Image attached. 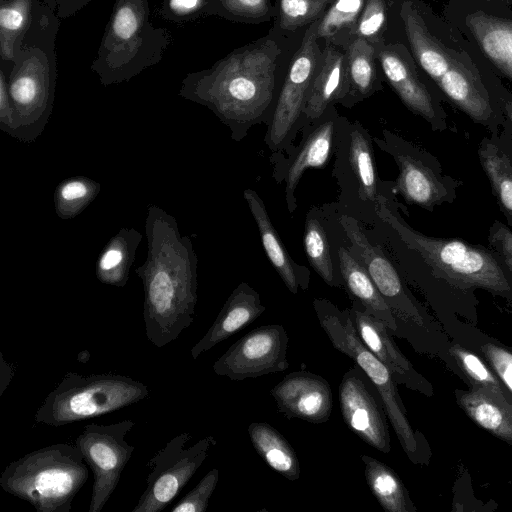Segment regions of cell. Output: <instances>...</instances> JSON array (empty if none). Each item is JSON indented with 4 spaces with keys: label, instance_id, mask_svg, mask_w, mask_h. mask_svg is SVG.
I'll use <instances>...</instances> for the list:
<instances>
[{
    "label": "cell",
    "instance_id": "obj_42",
    "mask_svg": "<svg viewBox=\"0 0 512 512\" xmlns=\"http://www.w3.org/2000/svg\"><path fill=\"white\" fill-rule=\"evenodd\" d=\"M91 1L92 0H44L60 19L74 16Z\"/></svg>",
    "mask_w": 512,
    "mask_h": 512
},
{
    "label": "cell",
    "instance_id": "obj_44",
    "mask_svg": "<svg viewBox=\"0 0 512 512\" xmlns=\"http://www.w3.org/2000/svg\"><path fill=\"white\" fill-rule=\"evenodd\" d=\"M88 186L80 180L65 183L59 192V196L66 202L81 200L88 195Z\"/></svg>",
    "mask_w": 512,
    "mask_h": 512
},
{
    "label": "cell",
    "instance_id": "obj_24",
    "mask_svg": "<svg viewBox=\"0 0 512 512\" xmlns=\"http://www.w3.org/2000/svg\"><path fill=\"white\" fill-rule=\"evenodd\" d=\"M348 92L344 56L336 49L327 47L308 92L303 110L304 126L320 118L333 103L344 104Z\"/></svg>",
    "mask_w": 512,
    "mask_h": 512
},
{
    "label": "cell",
    "instance_id": "obj_4",
    "mask_svg": "<svg viewBox=\"0 0 512 512\" xmlns=\"http://www.w3.org/2000/svg\"><path fill=\"white\" fill-rule=\"evenodd\" d=\"M88 476L78 446L57 443L10 462L0 475V486L29 502L37 512H70Z\"/></svg>",
    "mask_w": 512,
    "mask_h": 512
},
{
    "label": "cell",
    "instance_id": "obj_31",
    "mask_svg": "<svg viewBox=\"0 0 512 512\" xmlns=\"http://www.w3.org/2000/svg\"><path fill=\"white\" fill-rule=\"evenodd\" d=\"M42 0H0V60L12 62Z\"/></svg>",
    "mask_w": 512,
    "mask_h": 512
},
{
    "label": "cell",
    "instance_id": "obj_18",
    "mask_svg": "<svg viewBox=\"0 0 512 512\" xmlns=\"http://www.w3.org/2000/svg\"><path fill=\"white\" fill-rule=\"evenodd\" d=\"M277 410L287 419L323 424L331 416L333 396L328 381L309 371L287 374L271 390Z\"/></svg>",
    "mask_w": 512,
    "mask_h": 512
},
{
    "label": "cell",
    "instance_id": "obj_37",
    "mask_svg": "<svg viewBox=\"0 0 512 512\" xmlns=\"http://www.w3.org/2000/svg\"><path fill=\"white\" fill-rule=\"evenodd\" d=\"M328 0H281L280 14L282 25L295 28L313 19Z\"/></svg>",
    "mask_w": 512,
    "mask_h": 512
},
{
    "label": "cell",
    "instance_id": "obj_8",
    "mask_svg": "<svg viewBox=\"0 0 512 512\" xmlns=\"http://www.w3.org/2000/svg\"><path fill=\"white\" fill-rule=\"evenodd\" d=\"M140 276L144 284L145 334L153 345L161 348L176 340L194 320L195 267L150 264Z\"/></svg>",
    "mask_w": 512,
    "mask_h": 512
},
{
    "label": "cell",
    "instance_id": "obj_6",
    "mask_svg": "<svg viewBox=\"0 0 512 512\" xmlns=\"http://www.w3.org/2000/svg\"><path fill=\"white\" fill-rule=\"evenodd\" d=\"M149 393L144 383L129 376L67 372L38 407L34 422L53 427L74 424L128 407Z\"/></svg>",
    "mask_w": 512,
    "mask_h": 512
},
{
    "label": "cell",
    "instance_id": "obj_5",
    "mask_svg": "<svg viewBox=\"0 0 512 512\" xmlns=\"http://www.w3.org/2000/svg\"><path fill=\"white\" fill-rule=\"evenodd\" d=\"M60 18L44 1L15 55L8 74L13 120L46 118L57 80L56 38Z\"/></svg>",
    "mask_w": 512,
    "mask_h": 512
},
{
    "label": "cell",
    "instance_id": "obj_35",
    "mask_svg": "<svg viewBox=\"0 0 512 512\" xmlns=\"http://www.w3.org/2000/svg\"><path fill=\"white\" fill-rule=\"evenodd\" d=\"M219 480V470L213 468L182 497L172 508V512H205L208 508L209 500L217 486Z\"/></svg>",
    "mask_w": 512,
    "mask_h": 512
},
{
    "label": "cell",
    "instance_id": "obj_16",
    "mask_svg": "<svg viewBox=\"0 0 512 512\" xmlns=\"http://www.w3.org/2000/svg\"><path fill=\"white\" fill-rule=\"evenodd\" d=\"M338 222L350 243L348 249L366 268L393 313L423 326L424 317L417 301L382 248L369 241L356 218L341 214Z\"/></svg>",
    "mask_w": 512,
    "mask_h": 512
},
{
    "label": "cell",
    "instance_id": "obj_28",
    "mask_svg": "<svg viewBox=\"0 0 512 512\" xmlns=\"http://www.w3.org/2000/svg\"><path fill=\"white\" fill-rule=\"evenodd\" d=\"M323 212L316 206L306 214L303 246L313 270L330 287L344 288L337 258L333 257L328 233L322 222Z\"/></svg>",
    "mask_w": 512,
    "mask_h": 512
},
{
    "label": "cell",
    "instance_id": "obj_7",
    "mask_svg": "<svg viewBox=\"0 0 512 512\" xmlns=\"http://www.w3.org/2000/svg\"><path fill=\"white\" fill-rule=\"evenodd\" d=\"M313 307L319 324L331 345L351 358L376 388L402 449L414 463H419V434L410 425L397 383L389 369L365 346L357 334L348 309L340 310L325 298H314Z\"/></svg>",
    "mask_w": 512,
    "mask_h": 512
},
{
    "label": "cell",
    "instance_id": "obj_13",
    "mask_svg": "<svg viewBox=\"0 0 512 512\" xmlns=\"http://www.w3.org/2000/svg\"><path fill=\"white\" fill-rule=\"evenodd\" d=\"M134 425L130 419L111 424L90 423L76 438L75 444L93 473L88 512H101L115 491L135 450L126 440Z\"/></svg>",
    "mask_w": 512,
    "mask_h": 512
},
{
    "label": "cell",
    "instance_id": "obj_23",
    "mask_svg": "<svg viewBox=\"0 0 512 512\" xmlns=\"http://www.w3.org/2000/svg\"><path fill=\"white\" fill-rule=\"evenodd\" d=\"M244 198L257 224L267 258L292 294L309 287L310 270L296 263L287 252L271 222L262 198L253 189L244 190Z\"/></svg>",
    "mask_w": 512,
    "mask_h": 512
},
{
    "label": "cell",
    "instance_id": "obj_12",
    "mask_svg": "<svg viewBox=\"0 0 512 512\" xmlns=\"http://www.w3.org/2000/svg\"><path fill=\"white\" fill-rule=\"evenodd\" d=\"M191 438L190 433L181 432L148 461L146 489L132 512L164 510L196 473L216 439L209 435L186 447Z\"/></svg>",
    "mask_w": 512,
    "mask_h": 512
},
{
    "label": "cell",
    "instance_id": "obj_38",
    "mask_svg": "<svg viewBox=\"0 0 512 512\" xmlns=\"http://www.w3.org/2000/svg\"><path fill=\"white\" fill-rule=\"evenodd\" d=\"M385 6L382 0H368L358 20L356 34L368 39L377 35L385 24Z\"/></svg>",
    "mask_w": 512,
    "mask_h": 512
},
{
    "label": "cell",
    "instance_id": "obj_32",
    "mask_svg": "<svg viewBox=\"0 0 512 512\" xmlns=\"http://www.w3.org/2000/svg\"><path fill=\"white\" fill-rule=\"evenodd\" d=\"M374 49L363 38H357L348 51L349 92L344 106L351 107L375 90Z\"/></svg>",
    "mask_w": 512,
    "mask_h": 512
},
{
    "label": "cell",
    "instance_id": "obj_21",
    "mask_svg": "<svg viewBox=\"0 0 512 512\" xmlns=\"http://www.w3.org/2000/svg\"><path fill=\"white\" fill-rule=\"evenodd\" d=\"M477 155L498 208L507 226L512 228V134L509 129L502 124L498 133L484 136Z\"/></svg>",
    "mask_w": 512,
    "mask_h": 512
},
{
    "label": "cell",
    "instance_id": "obj_46",
    "mask_svg": "<svg viewBox=\"0 0 512 512\" xmlns=\"http://www.w3.org/2000/svg\"><path fill=\"white\" fill-rule=\"evenodd\" d=\"M90 359V352L88 350H83L78 353L77 360L80 363H87Z\"/></svg>",
    "mask_w": 512,
    "mask_h": 512
},
{
    "label": "cell",
    "instance_id": "obj_17",
    "mask_svg": "<svg viewBox=\"0 0 512 512\" xmlns=\"http://www.w3.org/2000/svg\"><path fill=\"white\" fill-rule=\"evenodd\" d=\"M340 411L347 427L382 453L391 450L387 414L376 388L359 366L348 369L338 389Z\"/></svg>",
    "mask_w": 512,
    "mask_h": 512
},
{
    "label": "cell",
    "instance_id": "obj_9",
    "mask_svg": "<svg viewBox=\"0 0 512 512\" xmlns=\"http://www.w3.org/2000/svg\"><path fill=\"white\" fill-rule=\"evenodd\" d=\"M373 142V137L359 121H347L334 155L332 172L340 189L338 204L342 214L366 223L380 220V197L393 192V181H384L378 176Z\"/></svg>",
    "mask_w": 512,
    "mask_h": 512
},
{
    "label": "cell",
    "instance_id": "obj_36",
    "mask_svg": "<svg viewBox=\"0 0 512 512\" xmlns=\"http://www.w3.org/2000/svg\"><path fill=\"white\" fill-rule=\"evenodd\" d=\"M215 0H162L159 13L173 23H186L213 12Z\"/></svg>",
    "mask_w": 512,
    "mask_h": 512
},
{
    "label": "cell",
    "instance_id": "obj_22",
    "mask_svg": "<svg viewBox=\"0 0 512 512\" xmlns=\"http://www.w3.org/2000/svg\"><path fill=\"white\" fill-rule=\"evenodd\" d=\"M265 310L259 293L248 283L241 282L232 291L205 335L191 348L192 358L196 360L202 353L251 324Z\"/></svg>",
    "mask_w": 512,
    "mask_h": 512
},
{
    "label": "cell",
    "instance_id": "obj_26",
    "mask_svg": "<svg viewBox=\"0 0 512 512\" xmlns=\"http://www.w3.org/2000/svg\"><path fill=\"white\" fill-rule=\"evenodd\" d=\"M458 402L478 426L512 444V402L506 395L474 386L459 393Z\"/></svg>",
    "mask_w": 512,
    "mask_h": 512
},
{
    "label": "cell",
    "instance_id": "obj_41",
    "mask_svg": "<svg viewBox=\"0 0 512 512\" xmlns=\"http://www.w3.org/2000/svg\"><path fill=\"white\" fill-rule=\"evenodd\" d=\"M267 9V0H215L213 12L230 16H255Z\"/></svg>",
    "mask_w": 512,
    "mask_h": 512
},
{
    "label": "cell",
    "instance_id": "obj_10",
    "mask_svg": "<svg viewBox=\"0 0 512 512\" xmlns=\"http://www.w3.org/2000/svg\"><path fill=\"white\" fill-rule=\"evenodd\" d=\"M381 135L373 137L374 143L393 158L399 170L393 181L394 194L429 212L454 202L463 182L444 174L436 156L391 130L382 129Z\"/></svg>",
    "mask_w": 512,
    "mask_h": 512
},
{
    "label": "cell",
    "instance_id": "obj_45",
    "mask_svg": "<svg viewBox=\"0 0 512 512\" xmlns=\"http://www.w3.org/2000/svg\"><path fill=\"white\" fill-rule=\"evenodd\" d=\"M0 359V396H2L14 375V366L5 361L2 353Z\"/></svg>",
    "mask_w": 512,
    "mask_h": 512
},
{
    "label": "cell",
    "instance_id": "obj_29",
    "mask_svg": "<svg viewBox=\"0 0 512 512\" xmlns=\"http://www.w3.org/2000/svg\"><path fill=\"white\" fill-rule=\"evenodd\" d=\"M251 443L260 458L274 471L289 481L300 478V462L287 439L265 422H252L248 426Z\"/></svg>",
    "mask_w": 512,
    "mask_h": 512
},
{
    "label": "cell",
    "instance_id": "obj_2",
    "mask_svg": "<svg viewBox=\"0 0 512 512\" xmlns=\"http://www.w3.org/2000/svg\"><path fill=\"white\" fill-rule=\"evenodd\" d=\"M394 195L389 192L380 197L379 219L390 226L399 240L415 251L438 278L465 293L479 288L512 298V277L489 245L429 236L413 229L400 215L399 208L407 210Z\"/></svg>",
    "mask_w": 512,
    "mask_h": 512
},
{
    "label": "cell",
    "instance_id": "obj_15",
    "mask_svg": "<svg viewBox=\"0 0 512 512\" xmlns=\"http://www.w3.org/2000/svg\"><path fill=\"white\" fill-rule=\"evenodd\" d=\"M288 341L280 324L257 327L232 344L214 362L213 371L234 381L283 372L289 367Z\"/></svg>",
    "mask_w": 512,
    "mask_h": 512
},
{
    "label": "cell",
    "instance_id": "obj_25",
    "mask_svg": "<svg viewBox=\"0 0 512 512\" xmlns=\"http://www.w3.org/2000/svg\"><path fill=\"white\" fill-rule=\"evenodd\" d=\"M336 255L340 274L351 300L358 301L368 313L381 320L394 333L396 316L387 304L362 263L347 246L338 244Z\"/></svg>",
    "mask_w": 512,
    "mask_h": 512
},
{
    "label": "cell",
    "instance_id": "obj_34",
    "mask_svg": "<svg viewBox=\"0 0 512 512\" xmlns=\"http://www.w3.org/2000/svg\"><path fill=\"white\" fill-rule=\"evenodd\" d=\"M364 0H336L318 22L317 37H330L353 24L359 17Z\"/></svg>",
    "mask_w": 512,
    "mask_h": 512
},
{
    "label": "cell",
    "instance_id": "obj_39",
    "mask_svg": "<svg viewBox=\"0 0 512 512\" xmlns=\"http://www.w3.org/2000/svg\"><path fill=\"white\" fill-rule=\"evenodd\" d=\"M488 243L512 277V230L501 221L494 220L489 227Z\"/></svg>",
    "mask_w": 512,
    "mask_h": 512
},
{
    "label": "cell",
    "instance_id": "obj_19",
    "mask_svg": "<svg viewBox=\"0 0 512 512\" xmlns=\"http://www.w3.org/2000/svg\"><path fill=\"white\" fill-rule=\"evenodd\" d=\"M384 75L402 103L423 118L434 132L449 129L447 114L438 98L422 83L408 64L395 52H380Z\"/></svg>",
    "mask_w": 512,
    "mask_h": 512
},
{
    "label": "cell",
    "instance_id": "obj_11",
    "mask_svg": "<svg viewBox=\"0 0 512 512\" xmlns=\"http://www.w3.org/2000/svg\"><path fill=\"white\" fill-rule=\"evenodd\" d=\"M317 26L318 23L312 24L307 30L276 100L264 137L272 154L284 153L294 146L304 127L303 110L320 61Z\"/></svg>",
    "mask_w": 512,
    "mask_h": 512
},
{
    "label": "cell",
    "instance_id": "obj_3",
    "mask_svg": "<svg viewBox=\"0 0 512 512\" xmlns=\"http://www.w3.org/2000/svg\"><path fill=\"white\" fill-rule=\"evenodd\" d=\"M171 39L150 21L148 0H115L90 69L105 86L130 81L162 60Z\"/></svg>",
    "mask_w": 512,
    "mask_h": 512
},
{
    "label": "cell",
    "instance_id": "obj_33",
    "mask_svg": "<svg viewBox=\"0 0 512 512\" xmlns=\"http://www.w3.org/2000/svg\"><path fill=\"white\" fill-rule=\"evenodd\" d=\"M449 353L455 358L464 373L472 380L474 386L506 395L499 380L476 354L460 345L452 346Z\"/></svg>",
    "mask_w": 512,
    "mask_h": 512
},
{
    "label": "cell",
    "instance_id": "obj_1",
    "mask_svg": "<svg viewBox=\"0 0 512 512\" xmlns=\"http://www.w3.org/2000/svg\"><path fill=\"white\" fill-rule=\"evenodd\" d=\"M278 54L272 41L234 51L209 69L187 74L180 95L209 107L229 127L231 138L241 141L251 127L271 120Z\"/></svg>",
    "mask_w": 512,
    "mask_h": 512
},
{
    "label": "cell",
    "instance_id": "obj_14",
    "mask_svg": "<svg viewBox=\"0 0 512 512\" xmlns=\"http://www.w3.org/2000/svg\"><path fill=\"white\" fill-rule=\"evenodd\" d=\"M348 120L329 106L323 115L301 130V141L297 146L280 154H272L273 178L276 183L284 182V198L287 210L293 214L297 208L296 188L309 168H325L340 141L344 125Z\"/></svg>",
    "mask_w": 512,
    "mask_h": 512
},
{
    "label": "cell",
    "instance_id": "obj_43",
    "mask_svg": "<svg viewBox=\"0 0 512 512\" xmlns=\"http://www.w3.org/2000/svg\"><path fill=\"white\" fill-rule=\"evenodd\" d=\"M489 92L495 104L503 113V125H505L512 134V93L505 91L503 88L497 89L496 92H491L490 90Z\"/></svg>",
    "mask_w": 512,
    "mask_h": 512
},
{
    "label": "cell",
    "instance_id": "obj_20",
    "mask_svg": "<svg viewBox=\"0 0 512 512\" xmlns=\"http://www.w3.org/2000/svg\"><path fill=\"white\" fill-rule=\"evenodd\" d=\"M347 308L358 336L365 346L389 369L398 384L421 388V377L394 343L385 324L367 312L356 300Z\"/></svg>",
    "mask_w": 512,
    "mask_h": 512
},
{
    "label": "cell",
    "instance_id": "obj_40",
    "mask_svg": "<svg viewBox=\"0 0 512 512\" xmlns=\"http://www.w3.org/2000/svg\"><path fill=\"white\" fill-rule=\"evenodd\" d=\"M481 350L505 386L512 393V352L492 343L482 345Z\"/></svg>",
    "mask_w": 512,
    "mask_h": 512
},
{
    "label": "cell",
    "instance_id": "obj_27",
    "mask_svg": "<svg viewBox=\"0 0 512 512\" xmlns=\"http://www.w3.org/2000/svg\"><path fill=\"white\" fill-rule=\"evenodd\" d=\"M466 23L486 57L512 81V21L477 11Z\"/></svg>",
    "mask_w": 512,
    "mask_h": 512
},
{
    "label": "cell",
    "instance_id": "obj_30",
    "mask_svg": "<svg viewBox=\"0 0 512 512\" xmlns=\"http://www.w3.org/2000/svg\"><path fill=\"white\" fill-rule=\"evenodd\" d=\"M366 483L386 512H414L409 493L398 474L387 464L362 454Z\"/></svg>",
    "mask_w": 512,
    "mask_h": 512
}]
</instances>
